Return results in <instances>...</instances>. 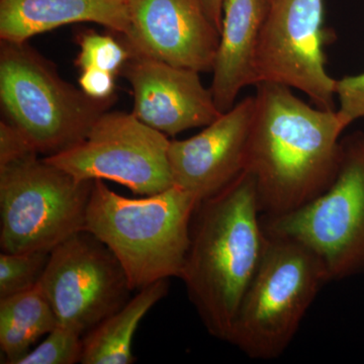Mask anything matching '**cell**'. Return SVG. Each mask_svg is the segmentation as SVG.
Here are the masks:
<instances>
[{
    "mask_svg": "<svg viewBox=\"0 0 364 364\" xmlns=\"http://www.w3.org/2000/svg\"><path fill=\"white\" fill-rule=\"evenodd\" d=\"M255 87L245 171L255 182L262 215L287 214L334 181L347 126L337 109L308 105L286 85Z\"/></svg>",
    "mask_w": 364,
    "mask_h": 364,
    "instance_id": "cell-1",
    "label": "cell"
},
{
    "mask_svg": "<svg viewBox=\"0 0 364 364\" xmlns=\"http://www.w3.org/2000/svg\"><path fill=\"white\" fill-rule=\"evenodd\" d=\"M253 177L244 171L200 200L191 223L179 279L207 331L229 342L267 244Z\"/></svg>",
    "mask_w": 364,
    "mask_h": 364,
    "instance_id": "cell-2",
    "label": "cell"
},
{
    "mask_svg": "<svg viewBox=\"0 0 364 364\" xmlns=\"http://www.w3.org/2000/svg\"><path fill=\"white\" fill-rule=\"evenodd\" d=\"M200 200L173 186L142 198L112 191L93 181L85 230L114 253L132 291L181 277L189 245L193 212Z\"/></svg>",
    "mask_w": 364,
    "mask_h": 364,
    "instance_id": "cell-3",
    "label": "cell"
},
{
    "mask_svg": "<svg viewBox=\"0 0 364 364\" xmlns=\"http://www.w3.org/2000/svg\"><path fill=\"white\" fill-rule=\"evenodd\" d=\"M117 100L88 97L28 42L0 41L1 111L38 154L52 156L77 145Z\"/></svg>",
    "mask_w": 364,
    "mask_h": 364,
    "instance_id": "cell-4",
    "label": "cell"
},
{
    "mask_svg": "<svg viewBox=\"0 0 364 364\" xmlns=\"http://www.w3.org/2000/svg\"><path fill=\"white\" fill-rule=\"evenodd\" d=\"M329 282L324 263L312 249L267 235L264 255L242 301L229 343L250 358H279Z\"/></svg>",
    "mask_w": 364,
    "mask_h": 364,
    "instance_id": "cell-5",
    "label": "cell"
},
{
    "mask_svg": "<svg viewBox=\"0 0 364 364\" xmlns=\"http://www.w3.org/2000/svg\"><path fill=\"white\" fill-rule=\"evenodd\" d=\"M95 181H79L35 154L0 167L2 252H51L85 230Z\"/></svg>",
    "mask_w": 364,
    "mask_h": 364,
    "instance_id": "cell-6",
    "label": "cell"
},
{
    "mask_svg": "<svg viewBox=\"0 0 364 364\" xmlns=\"http://www.w3.org/2000/svg\"><path fill=\"white\" fill-rule=\"evenodd\" d=\"M265 233L305 244L324 263L330 282L364 273V134L341 139L334 181L312 202L263 215Z\"/></svg>",
    "mask_w": 364,
    "mask_h": 364,
    "instance_id": "cell-7",
    "label": "cell"
},
{
    "mask_svg": "<svg viewBox=\"0 0 364 364\" xmlns=\"http://www.w3.org/2000/svg\"><path fill=\"white\" fill-rule=\"evenodd\" d=\"M168 136L133 112H105L70 149L44 157L79 181H109L134 193L152 196L173 186Z\"/></svg>",
    "mask_w": 364,
    "mask_h": 364,
    "instance_id": "cell-8",
    "label": "cell"
},
{
    "mask_svg": "<svg viewBox=\"0 0 364 364\" xmlns=\"http://www.w3.org/2000/svg\"><path fill=\"white\" fill-rule=\"evenodd\" d=\"M324 0H267L255 57L254 80L305 93L313 105L335 109L336 79L326 70Z\"/></svg>",
    "mask_w": 364,
    "mask_h": 364,
    "instance_id": "cell-9",
    "label": "cell"
},
{
    "mask_svg": "<svg viewBox=\"0 0 364 364\" xmlns=\"http://www.w3.org/2000/svg\"><path fill=\"white\" fill-rule=\"evenodd\" d=\"M38 286L58 325L81 336L119 310L133 291L116 256L87 230L53 249Z\"/></svg>",
    "mask_w": 364,
    "mask_h": 364,
    "instance_id": "cell-10",
    "label": "cell"
},
{
    "mask_svg": "<svg viewBox=\"0 0 364 364\" xmlns=\"http://www.w3.org/2000/svg\"><path fill=\"white\" fill-rule=\"evenodd\" d=\"M132 55L212 72L221 33L202 0H130V28L119 37Z\"/></svg>",
    "mask_w": 364,
    "mask_h": 364,
    "instance_id": "cell-11",
    "label": "cell"
},
{
    "mask_svg": "<svg viewBox=\"0 0 364 364\" xmlns=\"http://www.w3.org/2000/svg\"><path fill=\"white\" fill-rule=\"evenodd\" d=\"M200 74L138 55L121 72L131 86L134 116L169 136L205 128L222 114Z\"/></svg>",
    "mask_w": 364,
    "mask_h": 364,
    "instance_id": "cell-12",
    "label": "cell"
},
{
    "mask_svg": "<svg viewBox=\"0 0 364 364\" xmlns=\"http://www.w3.org/2000/svg\"><path fill=\"white\" fill-rule=\"evenodd\" d=\"M255 97L236 102L196 135L171 140L168 150L173 186L198 200L227 188L245 171Z\"/></svg>",
    "mask_w": 364,
    "mask_h": 364,
    "instance_id": "cell-13",
    "label": "cell"
},
{
    "mask_svg": "<svg viewBox=\"0 0 364 364\" xmlns=\"http://www.w3.org/2000/svg\"><path fill=\"white\" fill-rule=\"evenodd\" d=\"M78 23H97L124 37L130 28V0H0V41L28 42Z\"/></svg>",
    "mask_w": 364,
    "mask_h": 364,
    "instance_id": "cell-14",
    "label": "cell"
},
{
    "mask_svg": "<svg viewBox=\"0 0 364 364\" xmlns=\"http://www.w3.org/2000/svg\"><path fill=\"white\" fill-rule=\"evenodd\" d=\"M267 0H224L219 48L210 90L218 109L226 112L247 86L255 85L254 57Z\"/></svg>",
    "mask_w": 364,
    "mask_h": 364,
    "instance_id": "cell-15",
    "label": "cell"
},
{
    "mask_svg": "<svg viewBox=\"0 0 364 364\" xmlns=\"http://www.w3.org/2000/svg\"><path fill=\"white\" fill-rule=\"evenodd\" d=\"M169 279L158 280L83 336V364H132L136 329L151 309L166 296Z\"/></svg>",
    "mask_w": 364,
    "mask_h": 364,
    "instance_id": "cell-16",
    "label": "cell"
},
{
    "mask_svg": "<svg viewBox=\"0 0 364 364\" xmlns=\"http://www.w3.org/2000/svg\"><path fill=\"white\" fill-rule=\"evenodd\" d=\"M57 326L54 310L39 286L0 299V349L4 363L16 364Z\"/></svg>",
    "mask_w": 364,
    "mask_h": 364,
    "instance_id": "cell-17",
    "label": "cell"
},
{
    "mask_svg": "<svg viewBox=\"0 0 364 364\" xmlns=\"http://www.w3.org/2000/svg\"><path fill=\"white\" fill-rule=\"evenodd\" d=\"M79 53L75 65L79 70L97 68L121 75L124 64L131 58L129 48L117 36L85 30L76 36Z\"/></svg>",
    "mask_w": 364,
    "mask_h": 364,
    "instance_id": "cell-18",
    "label": "cell"
},
{
    "mask_svg": "<svg viewBox=\"0 0 364 364\" xmlns=\"http://www.w3.org/2000/svg\"><path fill=\"white\" fill-rule=\"evenodd\" d=\"M50 253L48 251L0 254V299L30 291L38 286L44 274Z\"/></svg>",
    "mask_w": 364,
    "mask_h": 364,
    "instance_id": "cell-19",
    "label": "cell"
},
{
    "mask_svg": "<svg viewBox=\"0 0 364 364\" xmlns=\"http://www.w3.org/2000/svg\"><path fill=\"white\" fill-rule=\"evenodd\" d=\"M82 353L83 336L58 325L16 364H74L81 363Z\"/></svg>",
    "mask_w": 364,
    "mask_h": 364,
    "instance_id": "cell-20",
    "label": "cell"
},
{
    "mask_svg": "<svg viewBox=\"0 0 364 364\" xmlns=\"http://www.w3.org/2000/svg\"><path fill=\"white\" fill-rule=\"evenodd\" d=\"M336 97L339 102L337 112L347 127L364 119V72L338 79Z\"/></svg>",
    "mask_w": 364,
    "mask_h": 364,
    "instance_id": "cell-21",
    "label": "cell"
},
{
    "mask_svg": "<svg viewBox=\"0 0 364 364\" xmlns=\"http://www.w3.org/2000/svg\"><path fill=\"white\" fill-rule=\"evenodd\" d=\"M38 154L32 144L6 119L0 122V167ZM39 155V154H38Z\"/></svg>",
    "mask_w": 364,
    "mask_h": 364,
    "instance_id": "cell-22",
    "label": "cell"
},
{
    "mask_svg": "<svg viewBox=\"0 0 364 364\" xmlns=\"http://www.w3.org/2000/svg\"><path fill=\"white\" fill-rule=\"evenodd\" d=\"M116 77L111 72L86 68L80 70L78 85L88 97L95 100H109L117 95Z\"/></svg>",
    "mask_w": 364,
    "mask_h": 364,
    "instance_id": "cell-23",
    "label": "cell"
},
{
    "mask_svg": "<svg viewBox=\"0 0 364 364\" xmlns=\"http://www.w3.org/2000/svg\"><path fill=\"white\" fill-rule=\"evenodd\" d=\"M210 20L214 21L220 33L222 30L223 4L224 0H202Z\"/></svg>",
    "mask_w": 364,
    "mask_h": 364,
    "instance_id": "cell-24",
    "label": "cell"
}]
</instances>
